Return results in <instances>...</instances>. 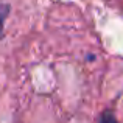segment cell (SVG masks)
I'll return each instance as SVG.
<instances>
[{"label":"cell","instance_id":"6da1fadb","mask_svg":"<svg viewBox=\"0 0 123 123\" xmlns=\"http://www.w3.org/2000/svg\"><path fill=\"white\" fill-rule=\"evenodd\" d=\"M9 14V5L0 3V39L3 37V28H5V20Z\"/></svg>","mask_w":123,"mask_h":123},{"label":"cell","instance_id":"7a4b0ae2","mask_svg":"<svg viewBox=\"0 0 123 123\" xmlns=\"http://www.w3.org/2000/svg\"><path fill=\"white\" fill-rule=\"evenodd\" d=\"M100 123H117V120H115V115L112 111H105L101 115H100Z\"/></svg>","mask_w":123,"mask_h":123}]
</instances>
